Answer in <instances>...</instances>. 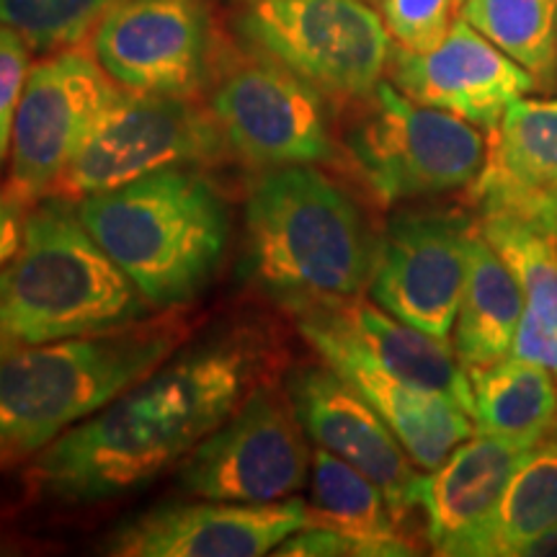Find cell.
I'll use <instances>...</instances> for the list:
<instances>
[{"label":"cell","mask_w":557,"mask_h":557,"mask_svg":"<svg viewBox=\"0 0 557 557\" xmlns=\"http://www.w3.org/2000/svg\"><path fill=\"white\" fill-rule=\"evenodd\" d=\"M259 329H227L169 357L107 408L39 451L32 483L70 506L145 487L227 421L269 367Z\"/></svg>","instance_id":"obj_1"},{"label":"cell","mask_w":557,"mask_h":557,"mask_svg":"<svg viewBox=\"0 0 557 557\" xmlns=\"http://www.w3.org/2000/svg\"><path fill=\"white\" fill-rule=\"evenodd\" d=\"M380 238L357 199L315 165L269 169L243 212V276L289 312L369 287Z\"/></svg>","instance_id":"obj_2"},{"label":"cell","mask_w":557,"mask_h":557,"mask_svg":"<svg viewBox=\"0 0 557 557\" xmlns=\"http://www.w3.org/2000/svg\"><path fill=\"white\" fill-rule=\"evenodd\" d=\"M90 238L158 312L205 292L230 246V209L194 165H173L81 199Z\"/></svg>","instance_id":"obj_3"},{"label":"cell","mask_w":557,"mask_h":557,"mask_svg":"<svg viewBox=\"0 0 557 557\" xmlns=\"http://www.w3.org/2000/svg\"><path fill=\"white\" fill-rule=\"evenodd\" d=\"M178 310L0 357V462L37 455L176 354Z\"/></svg>","instance_id":"obj_4"},{"label":"cell","mask_w":557,"mask_h":557,"mask_svg":"<svg viewBox=\"0 0 557 557\" xmlns=\"http://www.w3.org/2000/svg\"><path fill=\"white\" fill-rule=\"evenodd\" d=\"M148 312V299L67 199L50 197L26 214L21 246L0 269V357L120 329Z\"/></svg>","instance_id":"obj_5"},{"label":"cell","mask_w":557,"mask_h":557,"mask_svg":"<svg viewBox=\"0 0 557 557\" xmlns=\"http://www.w3.org/2000/svg\"><path fill=\"white\" fill-rule=\"evenodd\" d=\"M354 107L346 158L380 207L465 189L483 171L487 145L470 122L416 103L393 83Z\"/></svg>","instance_id":"obj_6"},{"label":"cell","mask_w":557,"mask_h":557,"mask_svg":"<svg viewBox=\"0 0 557 557\" xmlns=\"http://www.w3.org/2000/svg\"><path fill=\"white\" fill-rule=\"evenodd\" d=\"M235 32L325 101L369 99L387 73L393 39L364 0H246Z\"/></svg>","instance_id":"obj_7"},{"label":"cell","mask_w":557,"mask_h":557,"mask_svg":"<svg viewBox=\"0 0 557 557\" xmlns=\"http://www.w3.org/2000/svg\"><path fill=\"white\" fill-rule=\"evenodd\" d=\"M227 150L212 111L189 96L122 90L60 173L50 197L86 199L173 165H201Z\"/></svg>","instance_id":"obj_8"},{"label":"cell","mask_w":557,"mask_h":557,"mask_svg":"<svg viewBox=\"0 0 557 557\" xmlns=\"http://www.w3.org/2000/svg\"><path fill=\"white\" fill-rule=\"evenodd\" d=\"M289 389L259 382L222 426L199 442L181 487L205 500L276 504L308 483L312 451Z\"/></svg>","instance_id":"obj_9"},{"label":"cell","mask_w":557,"mask_h":557,"mask_svg":"<svg viewBox=\"0 0 557 557\" xmlns=\"http://www.w3.org/2000/svg\"><path fill=\"white\" fill-rule=\"evenodd\" d=\"M209 111L227 150L253 169L323 165L336 160L325 99L278 62L248 50L214 67Z\"/></svg>","instance_id":"obj_10"},{"label":"cell","mask_w":557,"mask_h":557,"mask_svg":"<svg viewBox=\"0 0 557 557\" xmlns=\"http://www.w3.org/2000/svg\"><path fill=\"white\" fill-rule=\"evenodd\" d=\"M122 90L99 60L78 47L34 62L13 120L5 197L24 209L50 197L60 173Z\"/></svg>","instance_id":"obj_11"},{"label":"cell","mask_w":557,"mask_h":557,"mask_svg":"<svg viewBox=\"0 0 557 557\" xmlns=\"http://www.w3.org/2000/svg\"><path fill=\"white\" fill-rule=\"evenodd\" d=\"M90 52L124 90L189 99L220 60L207 0H116L90 34Z\"/></svg>","instance_id":"obj_12"},{"label":"cell","mask_w":557,"mask_h":557,"mask_svg":"<svg viewBox=\"0 0 557 557\" xmlns=\"http://www.w3.org/2000/svg\"><path fill=\"white\" fill-rule=\"evenodd\" d=\"M475 220L447 209L400 212L377 243L369 297L389 315L449 341L468 278Z\"/></svg>","instance_id":"obj_13"},{"label":"cell","mask_w":557,"mask_h":557,"mask_svg":"<svg viewBox=\"0 0 557 557\" xmlns=\"http://www.w3.org/2000/svg\"><path fill=\"white\" fill-rule=\"evenodd\" d=\"M310 527L299 498L276 504H165L124 521L107 553L120 557H261Z\"/></svg>","instance_id":"obj_14"},{"label":"cell","mask_w":557,"mask_h":557,"mask_svg":"<svg viewBox=\"0 0 557 557\" xmlns=\"http://www.w3.org/2000/svg\"><path fill=\"white\" fill-rule=\"evenodd\" d=\"M292 315L320 357L351 354L403 382L447 395L475 418L470 374L447 341L429 336L359 297L312 305Z\"/></svg>","instance_id":"obj_15"},{"label":"cell","mask_w":557,"mask_h":557,"mask_svg":"<svg viewBox=\"0 0 557 557\" xmlns=\"http://www.w3.org/2000/svg\"><path fill=\"white\" fill-rule=\"evenodd\" d=\"M393 86L423 107L493 129L513 101L537 88L532 75L483 37L462 16L429 52L393 47L387 67Z\"/></svg>","instance_id":"obj_16"},{"label":"cell","mask_w":557,"mask_h":557,"mask_svg":"<svg viewBox=\"0 0 557 557\" xmlns=\"http://www.w3.org/2000/svg\"><path fill=\"white\" fill-rule=\"evenodd\" d=\"M287 389L312 442L364 472L406 521L418 508L423 475L372 403L329 364L297 369Z\"/></svg>","instance_id":"obj_17"},{"label":"cell","mask_w":557,"mask_h":557,"mask_svg":"<svg viewBox=\"0 0 557 557\" xmlns=\"http://www.w3.org/2000/svg\"><path fill=\"white\" fill-rule=\"evenodd\" d=\"M527 447L478 431L423 475L418 508L436 555L472 557Z\"/></svg>","instance_id":"obj_18"},{"label":"cell","mask_w":557,"mask_h":557,"mask_svg":"<svg viewBox=\"0 0 557 557\" xmlns=\"http://www.w3.org/2000/svg\"><path fill=\"white\" fill-rule=\"evenodd\" d=\"M491 135L472 199L480 214L532 222L557 201V99L513 101Z\"/></svg>","instance_id":"obj_19"},{"label":"cell","mask_w":557,"mask_h":557,"mask_svg":"<svg viewBox=\"0 0 557 557\" xmlns=\"http://www.w3.org/2000/svg\"><path fill=\"white\" fill-rule=\"evenodd\" d=\"M320 359L372 403L416 468L436 470L459 444L478 434L475 418L436 389L410 385L351 354Z\"/></svg>","instance_id":"obj_20"},{"label":"cell","mask_w":557,"mask_h":557,"mask_svg":"<svg viewBox=\"0 0 557 557\" xmlns=\"http://www.w3.org/2000/svg\"><path fill=\"white\" fill-rule=\"evenodd\" d=\"M524 292L483 235L472 233L468 278L455 323V354L465 369L485 367L511 354Z\"/></svg>","instance_id":"obj_21"},{"label":"cell","mask_w":557,"mask_h":557,"mask_svg":"<svg viewBox=\"0 0 557 557\" xmlns=\"http://www.w3.org/2000/svg\"><path fill=\"white\" fill-rule=\"evenodd\" d=\"M475 423L483 434L534 447L555 426L557 382L553 372L519 357L470 367Z\"/></svg>","instance_id":"obj_22"},{"label":"cell","mask_w":557,"mask_h":557,"mask_svg":"<svg viewBox=\"0 0 557 557\" xmlns=\"http://www.w3.org/2000/svg\"><path fill=\"white\" fill-rule=\"evenodd\" d=\"M557 529V436H545L519 459L472 557L521 555Z\"/></svg>","instance_id":"obj_23"},{"label":"cell","mask_w":557,"mask_h":557,"mask_svg":"<svg viewBox=\"0 0 557 557\" xmlns=\"http://www.w3.org/2000/svg\"><path fill=\"white\" fill-rule=\"evenodd\" d=\"M310 493V527L338 529L361 540L413 547L380 485L323 447L312 451Z\"/></svg>","instance_id":"obj_24"},{"label":"cell","mask_w":557,"mask_h":557,"mask_svg":"<svg viewBox=\"0 0 557 557\" xmlns=\"http://www.w3.org/2000/svg\"><path fill=\"white\" fill-rule=\"evenodd\" d=\"M459 16L513 58L537 88L557 81V0H462Z\"/></svg>","instance_id":"obj_25"},{"label":"cell","mask_w":557,"mask_h":557,"mask_svg":"<svg viewBox=\"0 0 557 557\" xmlns=\"http://www.w3.org/2000/svg\"><path fill=\"white\" fill-rule=\"evenodd\" d=\"M478 233L519 282L527 308L557 325V240L553 235L508 214H480Z\"/></svg>","instance_id":"obj_26"},{"label":"cell","mask_w":557,"mask_h":557,"mask_svg":"<svg viewBox=\"0 0 557 557\" xmlns=\"http://www.w3.org/2000/svg\"><path fill=\"white\" fill-rule=\"evenodd\" d=\"M116 0H0V24L37 52L81 47Z\"/></svg>","instance_id":"obj_27"},{"label":"cell","mask_w":557,"mask_h":557,"mask_svg":"<svg viewBox=\"0 0 557 557\" xmlns=\"http://www.w3.org/2000/svg\"><path fill=\"white\" fill-rule=\"evenodd\" d=\"M462 0H377L380 16L395 47L429 52L447 37Z\"/></svg>","instance_id":"obj_28"},{"label":"cell","mask_w":557,"mask_h":557,"mask_svg":"<svg viewBox=\"0 0 557 557\" xmlns=\"http://www.w3.org/2000/svg\"><path fill=\"white\" fill-rule=\"evenodd\" d=\"M413 547L387 545V542H372L354 537V534L338 532V529L308 527L292 534L274 549V555L284 557H400L413 555Z\"/></svg>","instance_id":"obj_29"},{"label":"cell","mask_w":557,"mask_h":557,"mask_svg":"<svg viewBox=\"0 0 557 557\" xmlns=\"http://www.w3.org/2000/svg\"><path fill=\"white\" fill-rule=\"evenodd\" d=\"M32 47L18 32L0 24V171L11 152V132L16 109L29 78Z\"/></svg>","instance_id":"obj_30"},{"label":"cell","mask_w":557,"mask_h":557,"mask_svg":"<svg viewBox=\"0 0 557 557\" xmlns=\"http://www.w3.org/2000/svg\"><path fill=\"white\" fill-rule=\"evenodd\" d=\"M511 354L524 361H532V364L549 369L553 377L557 380V325L545 323L537 312H532L524 305Z\"/></svg>","instance_id":"obj_31"},{"label":"cell","mask_w":557,"mask_h":557,"mask_svg":"<svg viewBox=\"0 0 557 557\" xmlns=\"http://www.w3.org/2000/svg\"><path fill=\"white\" fill-rule=\"evenodd\" d=\"M24 238V207L0 191V269L13 259Z\"/></svg>","instance_id":"obj_32"},{"label":"cell","mask_w":557,"mask_h":557,"mask_svg":"<svg viewBox=\"0 0 557 557\" xmlns=\"http://www.w3.org/2000/svg\"><path fill=\"white\" fill-rule=\"evenodd\" d=\"M521 555H557V529H553V532L542 534L540 540L529 542V545L521 549Z\"/></svg>","instance_id":"obj_33"},{"label":"cell","mask_w":557,"mask_h":557,"mask_svg":"<svg viewBox=\"0 0 557 557\" xmlns=\"http://www.w3.org/2000/svg\"><path fill=\"white\" fill-rule=\"evenodd\" d=\"M529 225L545 230L547 235H553V238L557 240V201H555V205L542 209V212L532 222H529Z\"/></svg>","instance_id":"obj_34"}]
</instances>
